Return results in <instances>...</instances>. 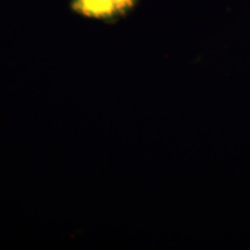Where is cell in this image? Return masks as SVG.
I'll return each mask as SVG.
<instances>
[{
	"label": "cell",
	"mask_w": 250,
	"mask_h": 250,
	"mask_svg": "<svg viewBox=\"0 0 250 250\" xmlns=\"http://www.w3.org/2000/svg\"><path fill=\"white\" fill-rule=\"evenodd\" d=\"M73 9L92 18L109 17L121 11L118 0H74Z\"/></svg>",
	"instance_id": "6da1fadb"
},
{
	"label": "cell",
	"mask_w": 250,
	"mask_h": 250,
	"mask_svg": "<svg viewBox=\"0 0 250 250\" xmlns=\"http://www.w3.org/2000/svg\"><path fill=\"white\" fill-rule=\"evenodd\" d=\"M134 1L135 0H118V3L120 5L121 10H123V9L132 7L134 3Z\"/></svg>",
	"instance_id": "7a4b0ae2"
}]
</instances>
